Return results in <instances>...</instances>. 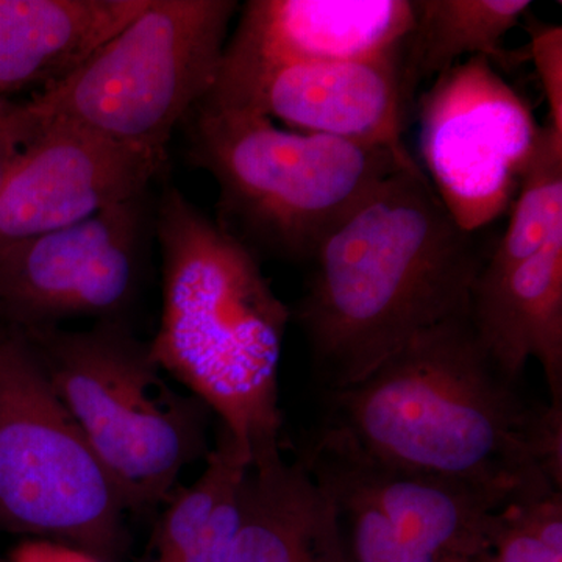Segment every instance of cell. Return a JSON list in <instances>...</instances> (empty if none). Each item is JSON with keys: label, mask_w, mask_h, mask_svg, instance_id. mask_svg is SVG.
<instances>
[{"label": "cell", "mask_w": 562, "mask_h": 562, "mask_svg": "<svg viewBox=\"0 0 562 562\" xmlns=\"http://www.w3.org/2000/svg\"><path fill=\"white\" fill-rule=\"evenodd\" d=\"M324 395L312 441L328 449L479 484L512 502L562 491V409L530 401L503 373L469 313Z\"/></svg>", "instance_id": "cell-1"}, {"label": "cell", "mask_w": 562, "mask_h": 562, "mask_svg": "<svg viewBox=\"0 0 562 562\" xmlns=\"http://www.w3.org/2000/svg\"><path fill=\"white\" fill-rule=\"evenodd\" d=\"M484 258L419 162L380 181L317 244L291 310L324 390L357 383L414 336L471 312Z\"/></svg>", "instance_id": "cell-2"}, {"label": "cell", "mask_w": 562, "mask_h": 562, "mask_svg": "<svg viewBox=\"0 0 562 562\" xmlns=\"http://www.w3.org/2000/svg\"><path fill=\"white\" fill-rule=\"evenodd\" d=\"M161 317L149 344L158 366L216 414L254 460L281 449L279 376L290 306L258 255L176 187L154 209Z\"/></svg>", "instance_id": "cell-3"}, {"label": "cell", "mask_w": 562, "mask_h": 562, "mask_svg": "<svg viewBox=\"0 0 562 562\" xmlns=\"http://www.w3.org/2000/svg\"><path fill=\"white\" fill-rule=\"evenodd\" d=\"M192 165L216 181L221 227L255 255L312 260L317 244L409 151L283 131L250 111L202 101L183 122Z\"/></svg>", "instance_id": "cell-4"}, {"label": "cell", "mask_w": 562, "mask_h": 562, "mask_svg": "<svg viewBox=\"0 0 562 562\" xmlns=\"http://www.w3.org/2000/svg\"><path fill=\"white\" fill-rule=\"evenodd\" d=\"M24 335L128 513L168 501L184 469L210 453V409L169 384L124 319Z\"/></svg>", "instance_id": "cell-5"}, {"label": "cell", "mask_w": 562, "mask_h": 562, "mask_svg": "<svg viewBox=\"0 0 562 562\" xmlns=\"http://www.w3.org/2000/svg\"><path fill=\"white\" fill-rule=\"evenodd\" d=\"M239 3L149 0L49 90L14 103L21 131L66 124L168 157L169 140L209 94Z\"/></svg>", "instance_id": "cell-6"}, {"label": "cell", "mask_w": 562, "mask_h": 562, "mask_svg": "<svg viewBox=\"0 0 562 562\" xmlns=\"http://www.w3.org/2000/svg\"><path fill=\"white\" fill-rule=\"evenodd\" d=\"M127 513L31 339L0 324V527L113 562Z\"/></svg>", "instance_id": "cell-7"}, {"label": "cell", "mask_w": 562, "mask_h": 562, "mask_svg": "<svg viewBox=\"0 0 562 562\" xmlns=\"http://www.w3.org/2000/svg\"><path fill=\"white\" fill-rule=\"evenodd\" d=\"M541 131L486 57L465 58L432 80L419 101L422 160L462 231L473 235L513 205Z\"/></svg>", "instance_id": "cell-8"}, {"label": "cell", "mask_w": 562, "mask_h": 562, "mask_svg": "<svg viewBox=\"0 0 562 562\" xmlns=\"http://www.w3.org/2000/svg\"><path fill=\"white\" fill-rule=\"evenodd\" d=\"M149 194L0 247V324L29 333L72 317L122 319L143 283Z\"/></svg>", "instance_id": "cell-9"}, {"label": "cell", "mask_w": 562, "mask_h": 562, "mask_svg": "<svg viewBox=\"0 0 562 562\" xmlns=\"http://www.w3.org/2000/svg\"><path fill=\"white\" fill-rule=\"evenodd\" d=\"M202 101L279 120L291 131L409 151L405 136L416 98L402 50L371 60L291 63L216 74Z\"/></svg>", "instance_id": "cell-10"}, {"label": "cell", "mask_w": 562, "mask_h": 562, "mask_svg": "<svg viewBox=\"0 0 562 562\" xmlns=\"http://www.w3.org/2000/svg\"><path fill=\"white\" fill-rule=\"evenodd\" d=\"M21 136L20 154L0 190V247L149 194L168 161L72 125H36Z\"/></svg>", "instance_id": "cell-11"}, {"label": "cell", "mask_w": 562, "mask_h": 562, "mask_svg": "<svg viewBox=\"0 0 562 562\" xmlns=\"http://www.w3.org/2000/svg\"><path fill=\"white\" fill-rule=\"evenodd\" d=\"M301 460L314 479L341 483L375 503L409 552L475 562L490 547L501 492L431 473L402 471L310 441Z\"/></svg>", "instance_id": "cell-12"}, {"label": "cell", "mask_w": 562, "mask_h": 562, "mask_svg": "<svg viewBox=\"0 0 562 562\" xmlns=\"http://www.w3.org/2000/svg\"><path fill=\"white\" fill-rule=\"evenodd\" d=\"M413 22V0H250L217 72L387 57Z\"/></svg>", "instance_id": "cell-13"}, {"label": "cell", "mask_w": 562, "mask_h": 562, "mask_svg": "<svg viewBox=\"0 0 562 562\" xmlns=\"http://www.w3.org/2000/svg\"><path fill=\"white\" fill-rule=\"evenodd\" d=\"M469 316L509 379L522 382L527 362L538 361L549 405L562 409V227L531 257L501 271L480 269Z\"/></svg>", "instance_id": "cell-14"}, {"label": "cell", "mask_w": 562, "mask_h": 562, "mask_svg": "<svg viewBox=\"0 0 562 562\" xmlns=\"http://www.w3.org/2000/svg\"><path fill=\"white\" fill-rule=\"evenodd\" d=\"M231 562H347L335 502L301 458L273 449L251 460Z\"/></svg>", "instance_id": "cell-15"}, {"label": "cell", "mask_w": 562, "mask_h": 562, "mask_svg": "<svg viewBox=\"0 0 562 562\" xmlns=\"http://www.w3.org/2000/svg\"><path fill=\"white\" fill-rule=\"evenodd\" d=\"M149 0H0V101L49 90Z\"/></svg>", "instance_id": "cell-16"}, {"label": "cell", "mask_w": 562, "mask_h": 562, "mask_svg": "<svg viewBox=\"0 0 562 562\" xmlns=\"http://www.w3.org/2000/svg\"><path fill=\"white\" fill-rule=\"evenodd\" d=\"M414 22L403 41L402 66L416 98L424 81L435 80L468 57L492 65L520 60L503 47V38L527 16L530 0H413Z\"/></svg>", "instance_id": "cell-17"}, {"label": "cell", "mask_w": 562, "mask_h": 562, "mask_svg": "<svg viewBox=\"0 0 562 562\" xmlns=\"http://www.w3.org/2000/svg\"><path fill=\"white\" fill-rule=\"evenodd\" d=\"M475 562H562V491L509 503L495 514Z\"/></svg>", "instance_id": "cell-18"}, {"label": "cell", "mask_w": 562, "mask_h": 562, "mask_svg": "<svg viewBox=\"0 0 562 562\" xmlns=\"http://www.w3.org/2000/svg\"><path fill=\"white\" fill-rule=\"evenodd\" d=\"M528 54L541 81L543 95L549 105L547 125L562 135V29L547 24L538 18H528Z\"/></svg>", "instance_id": "cell-19"}, {"label": "cell", "mask_w": 562, "mask_h": 562, "mask_svg": "<svg viewBox=\"0 0 562 562\" xmlns=\"http://www.w3.org/2000/svg\"><path fill=\"white\" fill-rule=\"evenodd\" d=\"M239 494V492H238ZM238 525V495L217 514L198 541L176 552L154 557V562H231L233 539Z\"/></svg>", "instance_id": "cell-20"}, {"label": "cell", "mask_w": 562, "mask_h": 562, "mask_svg": "<svg viewBox=\"0 0 562 562\" xmlns=\"http://www.w3.org/2000/svg\"><path fill=\"white\" fill-rule=\"evenodd\" d=\"M22 147L20 124L14 102L0 101V190L13 168Z\"/></svg>", "instance_id": "cell-21"}]
</instances>
